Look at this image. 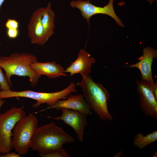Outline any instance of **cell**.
<instances>
[{
	"label": "cell",
	"mask_w": 157,
	"mask_h": 157,
	"mask_svg": "<svg viewBox=\"0 0 157 157\" xmlns=\"http://www.w3.org/2000/svg\"><path fill=\"white\" fill-rule=\"evenodd\" d=\"M74 141V138L52 121L38 127L30 148L38 152L40 156Z\"/></svg>",
	"instance_id": "1"
},
{
	"label": "cell",
	"mask_w": 157,
	"mask_h": 157,
	"mask_svg": "<svg viewBox=\"0 0 157 157\" xmlns=\"http://www.w3.org/2000/svg\"><path fill=\"white\" fill-rule=\"evenodd\" d=\"M82 79L77 83L81 88L85 101L91 110L103 121L113 119L108 111V102L110 94L107 90L100 83H96L90 75L80 74Z\"/></svg>",
	"instance_id": "2"
},
{
	"label": "cell",
	"mask_w": 157,
	"mask_h": 157,
	"mask_svg": "<svg viewBox=\"0 0 157 157\" xmlns=\"http://www.w3.org/2000/svg\"><path fill=\"white\" fill-rule=\"evenodd\" d=\"M37 60V58L30 53L15 52L8 56L0 57V66L5 71L6 79L12 85L11 77L13 75L28 76L31 86L35 87L41 76L32 69L30 65Z\"/></svg>",
	"instance_id": "3"
},
{
	"label": "cell",
	"mask_w": 157,
	"mask_h": 157,
	"mask_svg": "<svg viewBox=\"0 0 157 157\" xmlns=\"http://www.w3.org/2000/svg\"><path fill=\"white\" fill-rule=\"evenodd\" d=\"M38 125L37 117L32 114L25 116L16 123L12 131V146L16 152L21 155L27 154Z\"/></svg>",
	"instance_id": "4"
},
{
	"label": "cell",
	"mask_w": 157,
	"mask_h": 157,
	"mask_svg": "<svg viewBox=\"0 0 157 157\" xmlns=\"http://www.w3.org/2000/svg\"><path fill=\"white\" fill-rule=\"evenodd\" d=\"M77 92L75 85L71 83L66 88L61 91L53 92H35L30 90L21 91H12L11 90L0 91V99L13 97H23L35 100L36 102L33 104V107H39L46 104L51 106L58 100L66 99L72 93Z\"/></svg>",
	"instance_id": "5"
},
{
	"label": "cell",
	"mask_w": 157,
	"mask_h": 157,
	"mask_svg": "<svg viewBox=\"0 0 157 157\" xmlns=\"http://www.w3.org/2000/svg\"><path fill=\"white\" fill-rule=\"evenodd\" d=\"M26 116L22 108L13 107L0 114V154L13 149L12 131L16 123Z\"/></svg>",
	"instance_id": "6"
},
{
	"label": "cell",
	"mask_w": 157,
	"mask_h": 157,
	"mask_svg": "<svg viewBox=\"0 0 157 157\" xmlns=\"http://www.w3.org/2000/svg\"><path fill=\"white\" fill-rule=\"evenodd\" d=\"M140 110L147 117L157 119V99L154 92L157 82L136 81Z\"/></svg>",
	"instance_id": "7"
},
{
	"label": "cell",
	"mask_w": 157,
	"mask_h": 157,
	"mask_svg": "<svg viewBox=\"0 0 157 157\" xmlns=\"http://www.w3.org/2000/svg\"><path fill=\"white\" fill-rule=\"evenodd\" d=\"M114 0H109L108 4L104 7L97 6L92 4L90 0H76L70 3L71 7L79 9L83 18L90 25L91 17L98 14L107 15L112 17L118 24L122 27L124 26L121 20L116 14L113 8Z\"/></svg>",
	"instance_id": "8"
},
{
	"label": "cell",
	"mask_w": 157,
	"mask_h": 157,
	"mask_svg": "<svg viewBox=\"0 0 157 157\" xmlns=\"http://www.w3.org/2000/svg\"><path fill=\"white\" fill-rule=\"evenodd\" d=\"M61 116L56 117H47L56 120H61L70 126L75 131L80 141H83V135L85 127L87 125L88 115L78 111L62 108Z\"/></svg>",
	"instance_id": "9"
},
{
	"label": "cell",
	"mask_w": 157,
	"mask_h": 157,
	"mask_svg": "<svg viewBox=\"0 0 157 157\" xmlns=\"http://www.w3.org/2000/svg\"><path fill=\"white\" fill-rule=\"evenodd\" d=\"M44 9V8L41 7L34 11L28 25V36L31 43L42 46L47 41L41 21Z\"/></svg>",
	"instance_id": "10"
},
{
	"label": "cell",
	"mask_w": 157,
	"mask_h": 157,
	"mask_svg": "<svg viewBox=\"0 0 157 157\" xmlns=\"http://www.w3.org/2000/svg\"><path fill=\"white\" fill-rule=\"evenodd\" d=\"M157 57L156 50L147 47L143 50L142 55L138 58L139 61L135 64H131L126 67L136 68L140 71L142 80L154 82L152 72V65L154 58Z\"/></svg>",
	"instance_id": "11"
},
{
	"label": "cell",
	"mask_w": 157,
	"mask_h": 157,
	"mask_svg": "<svg viewBox=\"0 0 157 157\" xmlns=\"http://www.w3.org/2000/svg\"><path fill=\"white\" fill-rule=\"evenodd\" d=\"M65 108L78 111L88 115H92L93 112L85 101L83 94H70L65 99L58 100L53 106L47 109L53 108L61 110Z\"/></svg>",
	"instance_id": "12"
},
{
	"label": "cell",
	"mask_w": 157,
	"mask_h": 157,
	"mask_svg": "<svg viewBox=\"0 0 157 157\" xmlns=\"http://www.w3.org/2000/svg\"><path fill=\"white\" fill-rule=\"evenodd\" d=\"M95 62L94 57L91 56L90 54L85 50L81 49L76 59L72 62L69 66L65 69V72L69 73L71 76L78 73L90 75L92 65Z\"/></svg>",
	"instance_id": "13"
},
{
	"label": "cell",
	"mask_w": 157,
	"mask_h": 157,
	"mask_svg": "<svg viewBox=\"0 0 157 157\" xmlns=\"http://www.w3.org/2000/svg\"><path fill=\"white\" fill-rule=\"evenodd\" d=\"M30 66L38 75H44L50 79L67 76L65 69L55 61L42 63L37 61L32 63Z\"/></svg>",
	"instance_id": "14"
},
{
	"label": "cell",
	"mask_w": 157,
	"mask_h": 157,
	"mask_svg": "<svg viewBox=\"0 0 157 157\" xmlns=\"http://www.w3.org/2000/svg\"><path fill=\"white\" fill-rule=\"evenodd\" d=\"M55 16L54 13L51 8V3H49L47 6L44 8L41 19L45 35L47 41L54 33Z\"/></svg>",
	"instance_id": "15"
},
{
	"label": "cell",
	"mask_w": 157,
	"mask_h": 157,
	"mask_svg": "<svg viewBox=\"0 0 157 157\" xmlns=\"http://www.w3.org/2000/svg\"><path fill=\"white\" fill-rule=\"evenodd\" d=\"M157 140V131L153 132L144 135L141 133L137 134L133 140V144L140 149L155 142Z\"/></svg>",
	"instance_id": "16"
},
{
	"label": "cell",
	"mask_w": 157,
	"mask_h": 157,
	"mask_svg": "<svg viewBox=\"0 0 157 157\" xmlns=\"http://www.w3.org/2000/svg\"><path fill=\"white\" fill-rule=\"evenodd\" d=\"M40 156L42 157H70L63 149V147L52 149Z\"/></svg>",
	"instance_id": "17"
},
{
	"label": "cell",
	"mask_w": 157,
	"mask_h": 157,
	"mask_svg": "<svg viewBox=\"0 0 157 157\" xmlns=\"http://www.w3.org/2000/svg\"><path fill=\"white\" fill-rule=\"evenodd\" d=\"M2 69L0 66V90L4 91L10 90V86L6 79Z\"/></svg>",
	"instance_id": "18"
},
{
	"label": "cell",
	"mask_w": 157,
	"mask_h": 157,
	"mask_svg": "<svg viewBox=\"0 0 157 157\" xmlns=\"http://www.w3.org/2000/svg\"><path fill=\"white\" fill-rule=\"evenodd\" d=\"M5 25L7 29H18L19 24L18 22L16 20L9 19L7 21Z\"/></svg>",
	"instance_id": "19"
},
{
	"label": "cell",
	"mask_w": 157,
	"mask_h": 157,
	"mask_svg": "<svg viewBox=\"0 0 157 157\" xmlns=\"http://www.w3.org/2000/svg\"><path fill=\"white\" fill-rule=\"evenodd\" d=\"M7 34L8 36L11 39H15L18 36L19 34L18 29L8 28Z\"/></svg>",
	"instance_id": "20"
},
{
	"label": "cell",
	"mask_w": 157,
	"mask_h": 157,
	"mask_svg": "<svg viewBox=\"0 0 157 157\" xmlns=\"http://www.w3.org/2000/svg\"><path fill=\"white\" fill-rule=\"evenodd\" d=\"M0 157H20L21 156L19 154H17L15 152L10 153L9 152L5 154H0Z\"/></svg>",
	"instance_id": "21"
},
{
	"label": "cell",
	"mask_w": 157,
	"mask_h": 157,
	"mask_svg": "<svg viewBox=\"0 0 157 157\" xmlns=\"http://www.w3.org/2000/svg\"><path fill=\"white\" fill-rule=\"evenodd\" d=\"M5 102V101L3 99H0V110L3 105Z\"/></svg>",
	"instance_id": "22"
},
{
	"label": "cell",
	"mask_w": 157,
	"mask_h": 157,
	"mask_svg": "<svg viewBox=\"0 0 157 157\" xmlns=\"http://www.w3.org/2000/svg\"><path fill=\"white\" fill-rule=\"evenodd\" d=\"M150 4H152L154 1H157V0H147Z\"/></svg>",
	"instance_id": "23"
},
{
	"label": "cell",
	"mask_w": 157,
	"mask_h": 157,
	"mask_svg": "<svg viewBox=\"0 0 157 157\" xmlns=\"http://www.w3.org/2000/svg\"><path fill=\"white\" fill-rule=\"evenodd\" d=\"M5 0H0V10L1 6Z\"/></svg>",
	"instance_id": "24"
},
{
	"label": "cell",
	"mask_w": 157,
	"mask_h": 157,
	"mask_svg": "<svg viewBox=\"0 0 157 157\" xmlns=\"http://www.w3.org/2000/svg\"><path fill=\"white\" fill-rule=\"evenodd\" d=\"M1 43L0 42V47H1Z\"/></svg>",
	"instance_id": "25"
}]
</instances>
